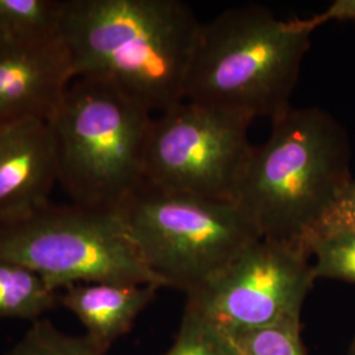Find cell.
Returning a JSON list of instances; mask_svg holds the SVG:
<instances>
[{"label": "cell", "instance_id": "6da1fadb", "mask_svg": "<svg viewBox=\"0 0 355 355\" xmlns=\"http://www.w3.org/2000/svg\"><path fill=\"white\" fill-rule=\"evenodd\" d=\"M200 24L179 0H64L60 36L76 78L108 83L162 114L184 101Z\"/></svg>", "mask_w": 355, "mask_h": 355}, {"label": "cell", "instance_id": "ac0fdd59", "mask_svg": "<svg viewBox=\"0 0 355 355\" xmlns=\"http://www.w3.org/2000/svg\"><path fill=\"white\" fill-rule=\"evenodd\" d=\"M343 230H354L355 232L354 179L350 182L346 190L343 191L340 199L327 212V215L324 216L318 228L315 229V232L309 237L316 234L343 232Z\"/></svg>", "mask_w": 355, "mask_h": 355}, {"label": "cell", "instance_id": "277c9868", "mask_svg": "<svg viewBox=\"0 0 355 355\" xmlns=\"http://www.w3.org/2000/svg\"><path fill=\"white\" fill-rule=\"evenodd\" d=\"M152 114L114 86L76 78L49 120L58 183L73 203L120 209L145 183Z\"/></svg>", "mask_w": 355, "mask_h": 355}, {"label": "cell", "instance_id": "4fadbf2b", "mask_svg": "<svg viewBox=\"0 0 355 355\" xmlns=\"http://www.w3.org/2000/svg\"><path fill=\"white\" fill-rule=\"evenodd\" d=\"M64 0H0V42L60 36Z\"/></svg>", "mask_w": 355, "mask_h": 355}, {"label": "cell", "instance_id": "8fae6325", "mask_svg": "<svg viewBox=\"0 0 355 355\" xmlns=\"http://www.w3.org/2000/svg\"><path fill=\"white\" fill-rule=\"evenodd\" d=\"M158 290L153 284L80 283L66 287L58 303L76 315L86 336L105 354L130 330Z\"/></svg>", "mask_w": 355, "mask_h": 355}, {"label": "cell", "instance_id": "ba28073f", "mask_svg": "<svg viewBox=\"0 0 355 355\" xmlns=\"http://www.w3.org/2000/svg\"><path fill=\"white\" fill-rule=\"evenodd\" d=\"M304 243L259 239L187 293V305L228 333L300 320L316 280Z\"/></svg>", "mask_w": 355, "mask_h": 355}, {"label": "cell", "instance_id": "5b68a950", "mask_svg": "<svg viewBox=\"0 0 355 355\" xmlns=\"http://www.w3.org/2000/svg\"><path fill=\"white\" fill-rule=\"evenodd\" d=\"M0 258L31 268L54 291L80 283L164 287L145 265L120 209L49 203L0 221Z\"/></svg>", "mask_w": 355, "mask_h": 355}, {"label": "cell", "instance_id": "2e32d148", "mask_svg": "<svg viewBox=\"0 0 355 355\" xmlns=\"http://www.w3.org/2000/svg\"><path fill=\"white\" fill-rule=\"evenodd\" d=\"M7 355H105L85 336L57 329L48 320H36Z\"/></svg>", "mask_w": 355, "mask_h": 355}, {"label": "cell", "instance_id": "ffe728a7", "mask_svg": "<svg viewBox=\"0 0 355 355\" xmlns=\"http://www.w3.org/2000/svg\"><path fill=\"white\" fill-rule=\"evenodd\" d=\"M349 355H355V338L354 341H353V345H352V347H350V353Z\"/></svg>", "mask_w": 355, "mask_h": 355}, {"label": "cell", "instance_id": "e0dca14e", "mask_svg": "<svg viewBox=\"0 0 355 355\" xmlns=\"http://www.w3.org/2000/svg\"><path fill=\"white\" fill-rule=\"evenodd\" d=\"M230 336L239 355H308L300 334V320L242 330Z\"/></svg>", "mask_w": 355, "mask_h": 355}, {"label": "cell", "instance_id": "52a82bcc", "mask_svg": "<svg viewBox=\"0 0 355 355\" xmlns=\"http://www.w3.org/2000/svg\"><path fill=\"white\" fill-rule=\"evenodd\" d=\"M252 120L183 101L153 117L144 157L145 183L157 190L230 200L253 149Z\"/></svg>", "mask_w": 355, "mask_h": 355}, {"label": "cell", "instance_id": "9a60e30c", "mask_svg": "<svg viewBox=\"0 0 355 355\" xmlns=\"http://www.w3.org/2000/svg\"><path fill=\"white\" fill-rule=\"evenodd\" d=\"M315 258L316 279L343 280L355 284V232L343 230L316 234L305 242Z\"/></svg>", "mask_w": 355, "mask_h": 355}, {"label": "cell", "instance_id": "7a4b0ae2", "mask_svg": "<svg viewBox=\"0 0 355 355\" xmlns=\"http://www.w3.org/2000/svg\"><path fill=\"white\" fill-rule=\"evenodd\" d=\"M271 121V135L253 146L232 202L263 239L305 245L353 180L347 133L316 107H290Z\"/></svg>", "mask_w": 355, "mask_h": 355}, {"label": "cell", "instance_id": "8992f818", "mask_svg": "<svg viewBox=\"0 0 355 355\" xmlns=\"http://www.w3.org/2000/svg\"><path fill=\"white\" fill-rule=\"evenodd\" d=\"M120 214L145 265L164 287L186 293L262 239L230 200L165 192L146 183L120 208Z\"/></svg>", "mask_w": 355, "mask_h": 355}, {"label": "cell", "instance_id": "3957f363", "mask_svg": "<svg viewBox=\"0 0 355 355\" xmlns=\"http://www.w3.org/2000/svg\"><path fill=\"white\" fill-rule=\"evenodd\" d=\"M315 31L306 19L282 20L263 6H243L202 23L184 101L253 121L286 112Z\"/></svg>", "mask_w": 355, "mask_h": 355}, {"label": "cell", "instance_id": "5bb4252c", "mask_svg": "<svg viewBox=\"0 0 355 355\" xmlns=\"http://www.w3.org/2000/svg\"><path fill=\"white\" fill-rule=\"evenodd\" d=\"M165 355H239V352L230 333L186 306L177 340Z\"/></svg>", "mask_w": 355, "mask_h": 355}, {"label": "cell", "instance_id": "9c48e42d", "mask_svg": "<svg viewBox=\"0 0 355 355\" xmlns=\"http://www.w3.org/2000/svg\"><path fill=\"white\" fill-rule=\"evenodd\" d=\"M74 79L61 36L0 42V124L29 117L49 121Z\"/></svg>", "mask_w": 355, "mask_h": 355}, {"label": "cell", "instance_id": "d6986e66", "mask_svg": "<svg viewBox=\"0 0 355 355\" xmlns=\"http://www.w3.org/2000/svg\"><path fill=\"white\" fill-rule=\"evenodd\" d=\"M355 21V0H336L324 12L306 19L309 26L315 31L328 21Z\"/></svg>", "mask_w": 355, "mask_h": 355}, {"label": "cell", "instance_id": "7c38bea8", "mask_svg": "<svg viewBox=\"0 0 355 355\" xmlns=\"http://www.w3.org/2000/svg\"><path fill=\"white\" fill-rule=\"evenodd\" d=\"M58 303V293L31 268L0 258V320H40Z\"/></svg>", "mask_w": 355, "mask_h": 355}, {"label": "cell", "instance_id": "30bf717a", "mask_svg": "<svg viewBox=\"0 0 355 355\" xmlns=\"http://www.w3.org/2000/svg\"><path fill=\"white\" fill-rule=\"evenodd\" d=\"M55 183L58 158L49 121L29 117L0 124V221L51 203Z\"/></svg>", "mask_w": 355, "mask_h": 355}]
</instances>
